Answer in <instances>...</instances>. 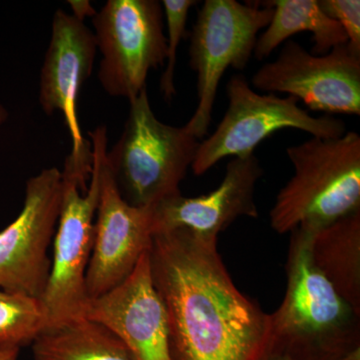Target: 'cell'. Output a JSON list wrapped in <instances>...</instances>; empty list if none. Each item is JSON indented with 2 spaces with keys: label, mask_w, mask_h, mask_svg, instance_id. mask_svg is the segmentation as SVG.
Here are the masks:
<instances>
[{
  "label": "cell",
  "mask_w": 360,
  "mask_h": 360,
  "mask_svg": "<svg viewBox=\"0 0 360 360\" xmlns=\"http://www.w3.org/2000/svg\"><path fill=\"white\" fill-rule=\"evenodd\" d=\"M7 116H8V115H7V111L0 105V125H1L2 123L6 122Z\"/></svg>",
  "instance_id": "obj_25"
},
{
  "label": "cell",
  "mask_w": 360,
  "mask_h": 360,
  "mask_svg": "<svg viewBox=\"0 0 360 360\" xmlns=\"http://www.w3.org/2000/svg\"><path fill=\"white\" fill-rule=\"evenodd\" d=\"M309 250L317 269L360 314V210L310 231Z\"/></svg>",
  "instance_id": "obj_15"
},
{
  "label": "cell",
  "mask_w": 360,
  "mask_h": 360,
  "mask_svg": "<svg viewBox=\"0 0 360 360\" xmlns=\"http://www.w3.org/2000/svg\"><path fill=\"white\" fill-rule=\"evenodd\" d=\"M96 39L84 21L58 9L40 75L39 103L46 115L60 111L72 139V153L87 144L77 120V98L91 75L96 56Z\"/></svg>",
  "instance_id": "obj_14"
},
{
  "label": "cell",
  "mask_w": 360,
  "mask_h": 360,
  "mask_svg": "<svg viewBox=\"0 0 360 360\" xmlns=\"http://www.w3.org/2000/svg\"><path fill=\"white\" fill-rule=\"evenodd\" d=\"M274 9L262 1L205 0L191 32L189 65L196 75L198 103L184 127L198 141L207 134L220 82L229 68L245 70L258 35Z\"/></svg>",
  "instance_id": "obj_6"
},
{
  "label": "cell",
  "mask_w": 360,
  "mask_h": 360,
  "mask_svg": "<svg viewBox=\"0 0 360 360\" xmlns=\"http://www.w3.org/2000/svg\"><path fill=\"white\" fill-rule=\"evenodd\" d=\"M63 188V174L56 167L28 179L20 215L0 231V290L41 298L51 274L49 250Z\"/></svg>",
  "instance_id": "obj_10"
},
{
  "label": "cell",
  "mask_w": 360,
  "mask_h": 360,
  "mask_svg": "<svg viewBox=\"0 0 360 360\" xmlns=\"http://www.w3.org/2000/svg\"><path fill=\"white\" fill-rule=\"evenodd\" d=\"M71 9H72V15L77 18V20L84 21L85 18H94L96 14L94 7L91 6L89 1L86 0H79V1H68Z\"/></svg>",
  "instance_id": "obj_21"
},
{
  "label": "cell",
  "mask_w": 360,
  "mask_h": 360,
  "mask_svg": "<svg viewBox=\"0 0 360 360\" xmlns=\"http://www.w3.org/2000/svg\"><path fill=\"white\" fill-rule=\"evenodd\" d=\"M20 352L18 348H0V360H18Z\"/></svg>",
  "instance_id": "obj_22"
},
{
  "label": "cell",
  "mask_w": 360,
  "mask_h": 360,
  "mask_svg": "<svg viewBox=\"0 0 360 360\" xmlns=\"http://www.w3.org/2000/svg\"><path fill=\"white\" fill-rule=\"evenodd\" d=\"M251 87L288 94L326 115H360V56L347 44L315 56L298 42L283 45L276 60L258 68Z\"/></svg>",
  "instance_id": "obj_9"
},
{
  "label": "cell",
  "mask_w": 360,
  "mask_h": 360,
  "mask_svg": "<svg viewBox=\"0 0 360 360\" xmlns=\"http://www.w3.org/2000/svg\"><path fill=\"white\" fill-rule=\"evenodd\" d=\"M200 142L186 127L161 122L144 89L129 101L122 136L106 155L123 200L136 207L153 208L181 194L180 184L193 165Z\"/></svg>",
  "instance_id": "obj_5"
},
{
  "label": "cell",
  "mask_w": 360,
  "mask_h": 360,
  "mask_svg": "<svg viewBox=\"0 0 360 360\" xmlns=\"http://www.w3.org/2000/svg\"><path fill=\"white\" fill-rule=\"evenodd\" d=\"M290 233L288 288L269 314V347L292 360H335L360 347V314L312 262L310 231Z\"/></svg>",
  "instance_id": "obj_2"
},
{
  "label": "cell",
  "mask_w": 360,
  "mask_h": 360,
  "mask_svg": "<svg viewBox=\"0 0 360 360\" xmlns=\"http://www.w3.org/2000/svg\"><path fill=\"white\" fill-rule=\"evenodd\" d=\"M295 174L269 213L277 233L315 231L360 210V135L311 137L286 148Z\"/></svg>",
  "instance_id": "obj_4"
},
{
  "label": "cell",
  "mask_w": 360,
  "mask_h": 360,
  "mask_svg": "<svg viewBox=\"0 0 360 360\" xmlns=\"http://www.w3.org/2000/svg\"><path fill=\"white\" fill-rule=\"evenodd\" d=\"M226 112L210 137L200 142L191 165L200 176L226 158L253 155L258 144L279 130H302L311 137L335 139L347 132L343 120L312 116L295 97L258 94L245 75H232L226 84Z\"/></svg>",
  "instance_id": "obj_7"
},
{
  "label": "cell",
  "mask_w": 360,
  "mask_h": 360,
  "mask_svg": "<svg viewBox=\"0 0 360 360\" xmlns=\"http://www.w3.org/2000/svg\"><path fill=\"white\" fill-rule=\"evenodd\" d=\"M84 317L113 333L134 360H172L167 309L153 283L149 250L120 285L89 300Z\"/></svg>",
  "instance_id": "obj_12"
},
{
  "label": "cell",
  "mask_w": 360,
  "mask_h": 360,
  "mask_svg": "<svg viewBox=\"0 0 360 360\" xmlns=\"http://www.w3.org/2000/svg\"><path fill=\"white\" fill-rule=\"evenodd\" d=\"M195 0H163V14L167 25V66L160 78L161 94L165 101H172L176 89L174 85V71L176 51L186 35L187 18L191 7L198 4Z\"/></svg>",
  "instance_id": "obj_19"
},
{
  "label": "cell",
  "mask_w": 360,
  "mask_h": 360,
  "mask_svg": "<svg viewBox=\"0 0 360 360\" xmlns=\"http://www.w3.org/2000/svg\"><path fill=\"white\" fill-rule=\"evenodd\" d=\"M274 9L269 25L258 35L253 56L267 58L279 45L296 33L312 34L311 53L323 56L335 47L347 44L345 30L322 11L319 0H269L262 1Z\"/></svg>",
  "instance_id": "obj_16"
},
{
  "label": "cell",
  "mask_w": 360,
  "mask_h": 360,
  "mask_svg": "<svg viewBox=\"0 0 360 360\" xmlns=\"http://www.w3.org/2000/svg\"><path fill=\"white\" fill-rule=\"evenodd\" d=\"M262 175L264 169L255 153L232 158L221 184L212 193L194 198L179 194L153 207V234L186 229L217 239L239 217L257 219L255 188Z\"/></svg>",
  "instance_id": "obj_13"
},
{
  "label": "cell",
  "mask_w": 360,
  "mask_h": 360,
  "mask_svg": "<svg viewBox=\"0 0 360 360\" xmlns=\"http://www.w3.org/2000/svg\"><path fill=\"white\" fill-rule=\"evenodd\" d=\"M106 155L108 148L101 155V196L85 276L89 300L108 292L124 281L150 248L153 236V208L136 207L123 200Z\"/></svg>",
  "instance_id": "obj_11"
},
{
  "label": "cell",
  "mask_w": 360,
  "mask_h": 360,
  "mask_svg": "<svg viewBox=\"0 0 360 360\" xmlns=\"http://www.w3.org/2000/svg\"><path fill=\"white\" fill-rule=\"evenodd\" d=\"M324 13L336 21L347 37V46L360 56L359 0H319Z\"/></svg>",
  "instance_id": "obj_20"
},
{
  "label": "cell",
  "mask_w": 360,
  "mask_h": 360,
  "mask_svg": "<svg viewBox=\"0 0 360 360\" xmlns=\"http://www.w3.org/2000/svg\"><path fill=\"white\" fill-rule=\"evenodd\" d=\"M45 329V315L37 298L0 290V348L32 345Z\"/></svg>",
  "instance_id": "obj_18"
},
{
  "label": "cell",
  "mask_w": 360,
  "mask_h": 360,
  "mask_svg": "<svg viewBox=\"0 0 360 360\" xmlns=\"http://www.w3.org/2000/svg\"><path fill=\"white\" fill-rule=\"evenodd\" d=\"M162 4L158 0H108L94 16L101 52L98 79L106 94L132 101L149 72L167 60Z\"/></svg>",
  "instance_id": "obj_8"
},
{
  "label": "cell",
  "mask_w": 360,
  "mask_h": 360,
  "mask_svg": "<svg viewBox=\"0 0 360 360\" xmlns=\"http://www.w3.org/2000/svg\"><path fill=\"white\" fill-rule=\"evenodd\" d=\"M259 360H292L290 357L286 356L285 354L277 352V350L272 349L269 347V349L265 352V354L260 357Z\"/></svg>",
  "instance_id": "obj_23"
},
{
  "label": "cell",
  "mask_w": 360,
  "mask_h": 360,
  "mask_svg": "<svg viewBox=\"0 0 360 360\" xmlns=\"http://www.w3.org/2000/svg\"><path fill=\"white\" fill-rule=\"evenodd\" d=\"M217 245L186 229L153 234L151 276L172 360H259L269 349V314L238 290Z\"/></svg>",
  "instance_id": "obj_1"
},
{
  "label": "cell",
  "mask_w": 360,
  "mask_h": 360,
  "mask_svg": "<svg viewBox=\"0 0 360 360\" xmlns=\"http://www.w3.org/2000/svg\"><path fill=\"white\" fill-rule=\"evenodd\" d=\"M32 354L34 360H134L113 333L86 319L44 331Z\"/></svg>",
  "instance_id": "obj_17"
},
{
  "label": "cell",
  "mask_w": 360,
  "mask_h": 360,
  "mask_svg": "<svg viewBox=\"0 0 360 360\" xmlns=\"http://www.w3.org/2000/svg\"><path fill=\"white\" fill-rule=\"evenodd\" d=\"M92 165L70 155L63 174V200L53 238V255L49 281L40 302L45 330L84 319L89 297L85 276L94 245V220L101 187V155L108 148V130L89 132Z\"/></svg>",
  "instance_id": "obj_3"
},
{
  "label": "cell",
  "mask_w": 360,
  "mask_h": 360,
  "mask_svg": "<svg viewBox=\"0 0 360 360\" xmlns=\"http://www.w3.org/2000/svg\"><path fill=\"white\" fill-rule=\"evenodd\" d=\"M335 360H360V347L355 348L348 354L342 355V356L338 357Z\"/></svg>",
  "instance_id": "obj_24"
}]
</instances>
